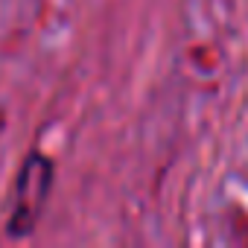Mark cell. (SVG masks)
Wrapping results in <instances>:
<instances>
[{
    "label": "cell",
    "mask_w": 248,
    "mask_h": 248,
    "mask_svg": "<svg viewBox=\"0 0 248 248\" xmlns=\"http://www.w3.org/2000/svg\"><path fill=\"white\" fill-rule=\"evenodd\" d=\"M50 184H53V164L41 152H32L27 158V164L21 167V175L15 184V207H12L9 228H6L12 236L32 233V228L44 210V199L50 193Z\"/></svg>",
    "instance_id": "6da1fadb"
}]
</instances>
